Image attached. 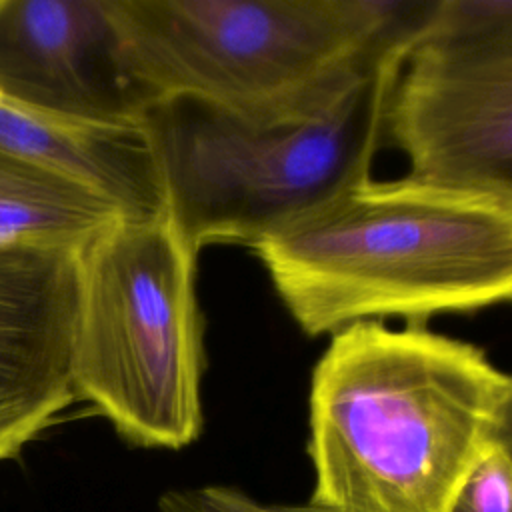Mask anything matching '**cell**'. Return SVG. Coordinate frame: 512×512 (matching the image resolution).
Returning <instances> with one entry per match:
<instances>
[{"label":"cell","instance_id":"6da1fadb","mask_svg":"<svg viewBox=\"0 0 512 512\" xmlns=\"http://www.w3.org/2000/svg\"><path fill=\"white\" fill-rule=\"evenodd\" d=\"M308 426L312 506L448 512L478 460L512 438V378L426 322H356L312 370Z\"/></svg>","mask_w":512,"mask_h":512},{"label":"cell","instance_id":"7a4b0ae2","mask_svg":"<svg viewBox=\"0 0 512 512\" xmlns=\"http://www.w3.org/2000/svg\"><path fill=\"white\" fill-rule=\"evenodd\" d=\"M308 336L510 300L512 202L362 178L250 246Z\"/></svg>","mask_w":512,"mask_h":512},{"label":"cell","instance_id":"3957f363","mask_svg":"<svg viewBox=\"0 0 512 512\" xmlns=\"http://www.w3.org/2000/svg\"><path fill=\"white\" fill-rule=\"evenodd\" d=\"M432 0H106L144 106L186 100L270 124L322 112Z\"/></svg>","mask_w":512,"mask_h":512},{"label":"cell","instance_id":"277c9868","mask_svg":"<svg viewBox=\"0 0 512 512\" xmlns=\"http://www.w3.org/2000/svg\"><path fill=\"white\" fill-rule=\"evenodd\" d=\"M410 32L344 96L306 118L252 124L186 100L144 106L140 120L158 158L166 210L190 246H252L372 176L386 96Z\"/></svg>","mask_w":512,"mask_h":512},{"label":"cell","instance_id":"5b68a950","mask_svg":"<svg viewBox=\"0 0 512 512\" xmlns=\"http://www.w3.org/2000/svg\"><path fill=\"white\" fill-rule=\"evenodd\" d=\"M196 260L168 210L118 216L76 250V400L132 446L180 450L200 436Z\"/></svg>","mask_w":512,"mask_h":512},{"label":"cell","instance_id":"8992f818","mask_svg":"<svg viewBox=\"0 0 512 512\" xmlns=\"http://www.w3.org/2000/svg\"><path fill=\"white\" fill-rule=\"evenodd\" d=\"M408 178L512 202V0H432L386 96Z\"/></svg>","mask_w":512,"mask_h":512},{"label":"cell","instance_id":"52a82bcc","mask_svg":"<svg viewBox=\"0 0 512 512\" xmlns=\"http://www.w3.org/2000/svg\"><path fill=\"white\" fill-rule=\"evenodd\" d=\"M0 100L54 122H136L106 0H0Z\"/></svg>","mask_w":512,"mask_h":512},{"label":"cell","instance_id":"ba28073f","mask_svg":"<svg viewBox=\"0 0 512 512\" xmlns=\"http://www.w3.org/2000/svg\"><path fill=\"white\" fill-rule=\"evenodd\" d=\"M76 250L0 244V462L76 400Z\"/></svg>","mask_w":512,"mask_h":512},{"label":"cell","instance_id":"9c48e42d","mask_svg":"<svg viewBox=\"0 0 512 512\" xmlns=\"http://www.w3.org/2000/svg\"><path fill=\"white\" fill-rule=\"evenodd\" d=\"M0 148L86 184L124 216L166 210L158 158L140 118L124 124L54 122L0 100Z\"/></svg>","mask_w":512,"mask_h":512},{"label":"cell","instance_id":"30bf717a","mask_svg":"<svg viewBox=\"0 0 512 512\" xmlns=\"http://www.w3.org/2000/svg\"><path fill=\"white\" fill-rule=\"evenodd\" d=\"M118 216L86 184L0 148V244L80 248Z\"/></svg>","mask_w":512,"mask_h":512},{"label":"cell","instance_id":"8fae6325","mask_svg":"<svg viewBox=\"0 0 512 512\" xmlns=\"http://www.w3.org/2000/svg\"><path fill=\"white\" fill-rule=\"evenodd\" d=\"M512 438L492 446L458 488L448 512H510Z\"/></svg>","mask_w":512,"mask_h":512},{"label":"cell","instance_id":"7c38bea8","mask_svg":"<svg viewBox=\"0 0 512 512\" xmlns=\"http://www.w3.org/2000/svg\"><path fill=\"white\" fill-rule=\"evenodd\" d=\"M198 496L216 512H324L308 504H264L230 486L196 488Z\"/></svg>","mask_w":512,"mask_h":512},{"label":"cell","instance_id":"4fadbf2b","mask_svg":"<svg viewBox=\"0 0 512 512\" xmlns=\"http://www.w3.org/2000/svg\"><path fill=\"white\" fill-rule=\"evenodd\" d=\"M156 512H216L196 492V488L168 490L158 498Z\"/></svg>","mask_w":512,"mask_h":512}]
</instances>
